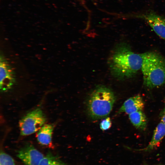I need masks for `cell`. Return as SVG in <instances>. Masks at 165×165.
I'll list each match as a JSON object with an SVG mask.
<instances>
[{"instance_id": "6da1fadb", "label": "cell", "mask_w": 165, "mask_h": 165, "mask_svg": "<svg viewBox=\"0 0 165 165\" xmlns=\"http://www.w3.org/2000/svg\"><path fill=\"white\" fill-rule=\"evenodd\" d=\"M142 62L141 54L133 52L127 43L121 42L113 49L108 64L113 76L124 80L134 77L141 69Z\"/></svg>"}, {"instance_id": "7a4b0ae2", "label": "cell", "mask_w": 165, "mask_h": 165, "mask_svg": "<svg viewBox=\"0 0 165 165\" xmlns=\"http://www.w3.org/2000/svg\"><path fill=\"white\" fill-rule=\"evenodd\" d=\"M115 101V94L110 89L103 85L96 86L91 91L86 101L88 116L93 120L107 116L112 111Z\"/></svg>"}, {"instance_id": "3957f363", "label": "cell", "mask_w": 165, "mask_h": 165, "mask_svg": "<svg viewBox=\"0 0 165 165\" xmlns=\"http://www.w3.org/2000/svg\"><path fill=\"white\" fill-rule=\"evenodd\" d=\"M141 54L142 62L141 70L144 86L152 89L165 84V58L154 52Z\"/></svg>"}, {"instance_id": "277c9868", "label": "cell", "mask_w": 165, "mask_h": 165, "mask_svg": "<svg viewBox=\"0 0 165 165\" xmlns=\"http://www.w3.org/2000/svg\"><path fill=\"white\" fill-rule=\"evenodd\" d=\"M46 121L42 111L38 108L29 112L19 122L20 134L27 136L38 131Z\"/></svg>"}, {"instance_id": "5b68a950", "label": "cell", "mask_w": 165, "mask_h": 165, "mask_svg": "<svg viewBox=\"0 0 165 165\" xmlns=\"http://www.w3.org/2000/svg\"><path fill=\"white\" fill-rule=\"evenodd\" d=\"M131 17L145 20L158 36L165 40V17L152 11L134 14Z\"/></svg>"}, {"instance_id": "8992f818", "label": "cell", "mask_w": 165, "mask_h": 165, "mask_svg": "<svg viewBox=\"0 0 165 165\" xmlns=\"http://www.w3.org/2000/svg\"><path fill=\"white\" fill-rule=\"evenodd\" d=\"M44 156L31 144H27L20 148L17 154V156L21 161L23 165H39Z\"/></svg>"}, {"instance_id": "52a82bcc", "label": "cell", "mask_w": 165, "mask_h": 165, "mask_svg": "<svg viewBox=\"0 0 165 165\" xmlns=\"http://www.w3.org/2000/svg\"><path fill=\"white\" fill-rule=\"evenodd\" d=\"M0 88L2 91L10 89L13 85L15 77L12 68L8 62L3 58H0Z\"/></svg>"}, {"instance_id": "ba28073f", "label": "cell", "mask_w": 165, "mask_h": 165, "mask_svg": "<svg viewBox=\"0 0 165 165\" xmlns=\"http://www.w3.org/2000/svg\"><path fill=\"white\" fill-rule=\"evenodd\" d=\"M144 106L145 102L142 97L139 95H136L125 101L117 113L125 112L129 115L138 111H142Z\"/></svg>"}, {"instance_id": "9c48e42d", "label": "cell", "mask_w": 165, "mask_h": 165, "mask_svg": "<svg viewBox=\"0 0 165 165\" xmlns=\"http://www.w3.org/2000/svg\"><path fill=\"white\" fill-rule=\"evenodd\" d=\"M165 136V125L161 122L154 130L152 139L148 145L143 148L137 151L149 152L153 150L160 144Z\"/></svg>"}, {"instance_id": "30bf717a", "label": "cell", "mask_w": 165, "mask_h": 165, "mask_svg": "<svg viewBox=\"0 0 165 165\" xmlns=\"http://www.w3.org/2000/svg\"><path fill=\"white\" fill-rule=\"evenodd\" d=\"M54 127L51 124L43 125L36 134L37 140L42 145L49 146L52 144V138Z\"/></svg>"}, {"instance_id": "8fae6325", "label": "cell", "mask_w": 165, "mask_h": 165, "mask_svg": "<svg viewBox=\"0 0 165 165\" xmlns=\"http://www.w3.org/2000/svg\"><path fill=\"white\" fill-rule=\"evenodd\" d=\"M129 118L132 125L137 129L144 130L147 125V119L142 111H138L129 115Z\"/></svg>"}, {"instance_id": "7c38bea8", "label": "cell", "mask_w": 165, "mask_h": 165, "mask_svg": "<svg viewBox=\"0 0 165 165\" xmlns=\"http://www.w3.org/2000/svg\"><path fill=\"white\" fill-rule=\"evenodd\" d=\"M39 165H68L57 156L49 152L42 160Z\"/></svg>"}, {"instance_id": "4fadbf2b", "label": "cell", "mask_w": 165, "mask_h": 165, "mask_svg": "<svg viewBox=\"0 0 165 165\" xmlns=\"http://www.w3.org/2000/svg\"><path fill=\"white\" fill-rule=\"evenodd\" d=\"M0 165H15V162L10 155L3 151H1Z\"/></svg>"}, {"instance_id": "5bb4252c", "label": "cell", "mask_w": 165, "mask_h": 165, "mask_svg": "<svg viewBox=\"0 0 165 165\" xmlns=\"http://www.w3.org/2000/svg\"><path fill=\"white\" fill-rule=\"evenodd\" d=\"M112 125V121L110 118L109 117H107L103 119L100 125L101 129L103 131L109 129Z\"/></svg>"}, {"instance_id": "9a60e30c", "label": "cell", "mask_w": 165, "mask_h": 165, "mask_svg": "<svg viewBox=\"0 0 165 165\" xmlns=\"http://www.w3.org/2000/svg\"><path fill=\"white\" fill-rule=\"evenodd\" d=\"M160 117L161 122L165 125V105L160 113Z\"/></svg>"}]
</instances>
